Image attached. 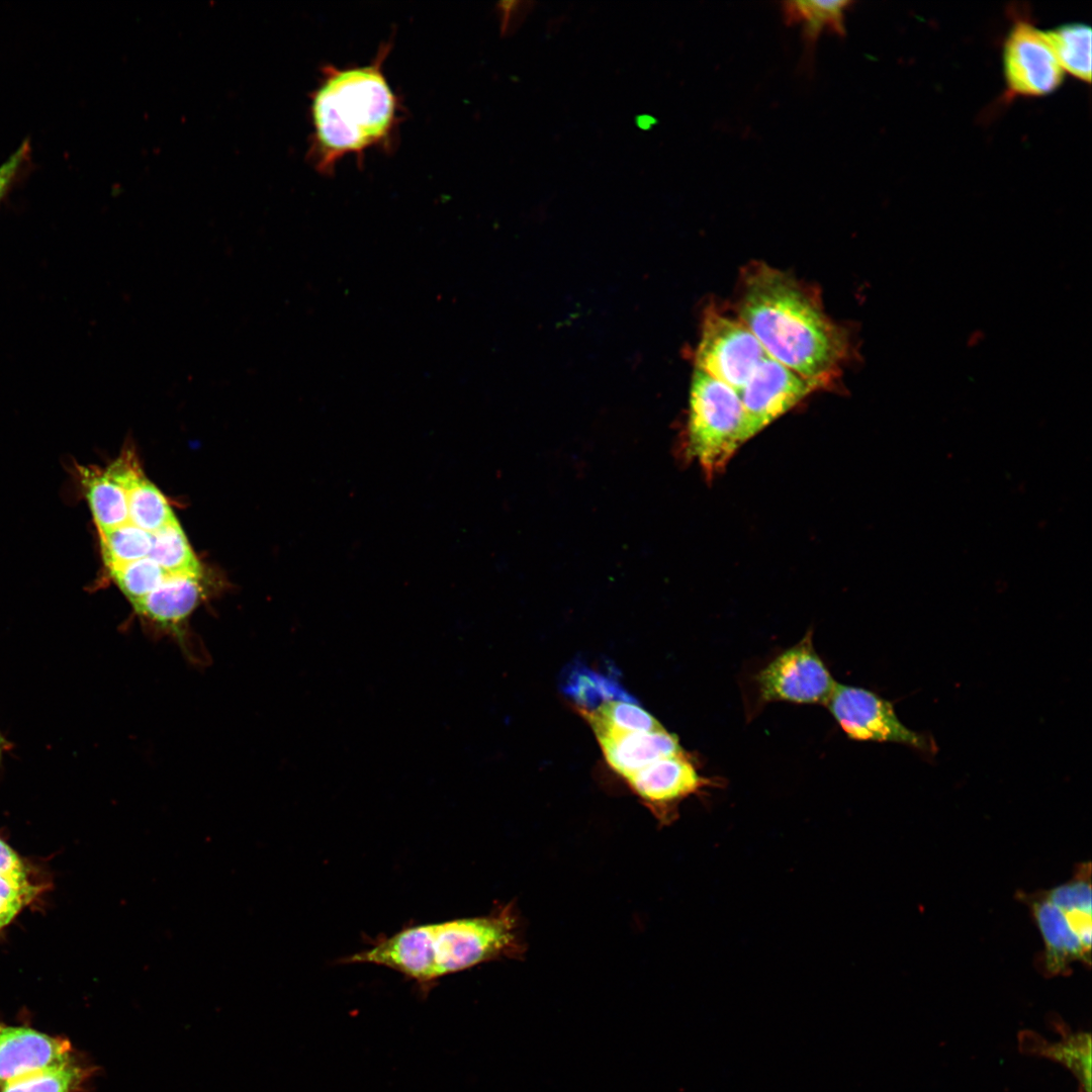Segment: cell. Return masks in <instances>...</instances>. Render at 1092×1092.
<instances>
[{
    "instance_id": "18",
    "label": "cell",
    "mask_w": 1092,
    "mask_h": 1092,
    "mask_svg": "<svg viewBox=\"0 0 1092 1092\" xmlns=\"http://www.w3.org/2000/svg\"><path fill=\"white\" fill-rule=\"evenodd\" d=\"M168 576L201 579L202 569L176 518L152 534L149 553Z\"/></svg>"
},
{
    "instance_id": "10",
    "label": "cell",
    "mask_w": 1092,
    "mask_h": 1092,
    "mask_svg": "<svg viewBox=\"0 0 1092 1092\" xmlns=\"http://www.w3.org/2000/svg\"><path fill=\"white\" fill-rule=\"evenodd\" d=\"M818 389L811 381L765 356L739 391L745 415V440Z\"/></svg>"
},
{
    "instance_id": "23",
    "label": "cell",
    "mask_w": 1092,
    "mask_h": 1092,
    "mask_svg": "<svg viewBox=\"0 0 1092 1092\" xmlns=\"http://www.w3.org/2000/svg\"><path fill=\"white\" fill-rule=\"evenodd\" d=\"M108 571L131 606L157 589L168 577L149 556Z\"/></svg>"
},
{
    "instance_id": "8",
    "label": "cell",
    "mask_w": 1092,
    "mask_h": 1092,
    "mask_svg": "<svg viewBox=\"0 0 1092 1092\" xmlns=\"http://www.w3.org/2000/svg\"><path fill=\"white\" fill-rule=\"evenodd\" d=\"M1003 72L1010 95L1024 97L1054 92L1065 75L1044 32L1025 19L1016 20L1007 34Z\"/></svg>"
},
{
    "instance_id": "3",
    "label": "cell",
    "mask_w": 1092,
    "mask_h": 1092,
    "mask_svg": "<svg viewBox=\"0 0 1092 1092\" xmlns=\"http://www.w3.org/2000/svg\"><path fill=\"white\" fill-rule=\"evenodd\" d=\"M391 44L383 43L365 66L326 65L310 96L312 133L309 161L325 175L347 155L361 162L372 148L389 150L400 120V105L383 63Z\"/></svg>"
},
{
    "instance_id": "6",
    "label": "cell",
    "mask_w": 1092,
    "mask_h": 1092,
    "mask_svg": "<svg viewBox=\"0 0 1092 1092\" xmlns=\"http://www.w3.org/2000/svg\"><path fill=\"white\" fill-rule=\"evenodd\" d=\"M754 680L762 704L785 701L825 705L836 686L814 648L812 631L759 670Z\"/></svg>"
},
{
    "instance_id": "21",
    "label": "cell",
    "mask_w": 1092,
    "mask_h": 1092,
    "mask_svg": "<svg viewBox=\"0 0 1092 1092\" xmlns=\"http://www.w3.org/2000/svg\"><path fill=\"white\" fill-rule=\"evenodd\" d=\"M96 1067L78 1060L39 1071L0 1086V1092H80L92 1078Z\"/></svg>"
},
{
    "instance_id": "14",
    "label": "cell",
    "mask_w": 1092,
    "mask_h": 1092,
    "mask_svg": "<svg viewBox=\"0 0 1092 1092\" xmlns=\"http://www.w3.org/2000/svg\"><path fill=\"white\" fill-rule=\"evenodd\" d=\"M597 738L608 764L625 780L660 758L685 752L677 736L664 728Z\"/></svg>"
},
{
    "instance_id": "7",
    "label": "cell",
    "mask_w": 1092,
    "mask_h": 1092,
    "mask_svg": "<svg viewBox=\"0 0 1092 1092\" xmlns=\"http://www.w3.org/2000/svg\"><path fill=\"white\" fill-rule=\"evenodd\" d=\"M825 705L851 739L902 743L928 753L936 750L931 737L902 724L892 704L871 691L836 682Z\"/></svg>"
},
{
    "instance_id": "12",
    "label": "cell",
    "mask_w": 1092,
    "mask_h": 1092,
    "mask_svg": "<svg viewBox=\"0 0 1092 1092\" xmlns=\"http://www.w3.org/2000/svg\"><path fill=\"white\" fill-rule=\"evenodd\" d=\"M105 470L125 492L131 524L153 534L175 519L165 496L144 475L133 451H123Z\"/></svg>"
},
{
    "instance_id": "16",
    "label": "cell",
    "mask_w": 1092,
    "mask_h": 1092,
    "mask_svg": "<svg viewBox=\"0 0 1092 1092\" xmlns=\"http://www.w3.org/2000/svg\"><path fill=\"white\" fill-rule=\"evenodd\" d=\"M561 689L583 711H593L611 701H636L613 673L582 662H574L566 669Z\"/></svg>"
},
{
    "instance_id": "25",
    "label": "cell",
    "mask_w": 1092,
    "mask_h": 1092,
    "mask_svg": "<svg viewBox=\"0 0 1092 1092\" xmlns=\"http://www.w3.org/2000/svg\"><path fill=\"white\" fill-rule=\"evenodd\" d=\"M30 145L25 140L20 147L0 166V203L5 198L23 165L29 158Z\"/></svg>"
},
{
    "instance_id": "19",
    "label": "cell",
    "mask_w": 1092,
    "mask_h": 1092,
    "mask_svg": "<svg viewBox=\"0 0 1092 1092\" xmlns=\"http://www.w3.org/2000/svg\"><path fill=\"white\" fill-rule=\"evenodd\" d=\"M1045 37L1064 72L1080 81H1091V28L1083 23L1060 25Z\"/></svg>"
},
{
    "instance_id": "5",
    "label": "cell",
    "mask_w": 1092,
    "mask_h": 1092,
    "mask_svg": "<svg viewBox=\"0 0 1092 1092\" xmlns=\"http://www.w3.org/2000/svg\"><path fill=\"white\" fill-rule=\"evenodd\" d=\"M766 356L761 345L740 321L710 307L705 315L696 351V369L738 392Z\"/></svg>"
},
{
    "instance_id": "9",
    "label": "cell",
    "mask_w": 1092,
    "mask_h": 1092,
    "mask_svg": "<svg viewBox=\"0 0 1092 1092\" xmlns=\"http://www.w3.org/2000/svg\"><path fill=\"white\" fill-rule=\"evenodd\" d=\"M625 781L661 826L671 825L678 818L685 799L719 786L700 776L686 752L660 758Z\"/></svg>"
},
{
    "instance_id": "13",
    "label": "cell",
    "mask_w": 1092,
    "mask_h": 1092,
    "mask_svg": "<svg viewBox=\"0 0 1092 1092\" xmlns=\"http://www.w3.org/2000/svg\"><path fill=\"white\" fill-rule=\"evenodd\" d=\"M1043 939L1042 966L1049 975L1067 973L1073 962L1090 965L1087 951L1071 929L1065 914L1038 892L1023 897Z\"/></svg>"
},
{
    "instance_id": "1",
    "label": "cell",
    "mask_w": 1092,
    "mask_h": 1092,
    "mask_svg": "<svg viewBox=\"0 0 1092 1092\" xmlns=\"http://www.w3.org/2000/svg\"><path fill=\"white\" fill-rule=\"evenodd\" d=\"M737 311L766 356L819 389L830 385L849 359L848 331L825 313L817 292L766 264L745 269Z\"/></svg>"
},
{
    "instance_id": "11",
    "label": "cell",
    "mask_w": 1092,
    "mask_h": 1092,
    "mask_svg": "<svg viewBox=\"0 0 1092 1092\" xmlns=\"http://www.w3.org/2000/svg\"><path fill=\"white\" fill-rule=\"evenodd\" d=\"M74 1057L67 1038L0 1022V1086L60 1067Z\"/></svg>"
},
{
    "instance_id": "15",
    "label": "cell",
    "mask_w": 1092,
    "mask_h": 1092,
    "mask_svg": "<svg viewBox=\"0 0 1092 1092\" xmlns=\"http://www.w3.org/2000/svg\"><path fill=\"white\" fill-rule=\"evenodd\" d=\"M77 473L98 532L129 522L125 492L105 468L78 466Z\"/></svg>"
},
{
    "instance_id": "26",
    "label": "cell",
    "mask_w": 1092,
    "mask_h": 1092,
    "mask_svg": "<svg viewBox=\"0 0 1092 1092\" xmlns=\"http://www.w3.org/2000/svg\"><path fill=\"white\" fill-rule=\"evenodd\" d=\"M12 744L3 736L0 732V764L3 759V755L11 748Z\"/></svg>"
},
{
    "instance_id": "20",
    "label": "cell",
    "mask_w": 1092,
    "mask_h": 1092,
    "mask_svg": "<svg viewBox=\"0 0 1092 1092\" xmlns=\"http://www.w3.org/2000/svg\"><path fill=\"white\" fill-rule=\"evenodd\" d=\"M597 737L661 729L660 723L636 701H611L593 711L579 710Z\"/></svg>"
},
{
    "instance_id": "2",
    "label": "cell",
    "mask_w": 1092,
    "mask_h": 1092,
    "mask_svg": "<svg viewBox=\"0 0 1092 1092\" xmlns=\"http://www.w3.org/2000/svg\"><path fill=\"white\" fill-rule=\"evenodd\" d=\"M525 950L518 913L509 903L486 915L411 925L378 936L341 962L388 968L426 995L445 976L491 961L517 960Z\"/></svg>"
},
{
    "instance_id": "17",
    "label": "cell",
    "mask_w": 1092,
    "mask_h": 1092,
    "mask_svg": "<svg viewBox=\"0 0 1092 1092\" xmlns=\"http://www.w3.org/2000/svg\"><path fill=\"white\" fill-rule=\"evenodd\" d=\"M852 4L850 1H786L782 11L786 24H804V39L807 48L814 44L824 28L843 36L844 11Z\"/></svg>"
},
{
    "instance_id": "22",
    "label": "cell",
    "mask_w": 1092,
    "mask_h": 1092,
    "mask_svg": "<svg viewBox=\"0 0 1092 1092\" xmlns=\"http://www.w3.org/2000/svg\"><path fill=\"white\" fill-rule=\"evenodd\" d=\"M98 535L108 570L148 557L152 548V534L130 522Z\"/></svg>"
},
{
    "instance_id": "24",
    "label": "cell",
    "mask_w": 1092,
    "mask_h": 1092,
    "mask_svg": "<svg viewBox=\"0 0 1092 1092\" xmlns=\"http://www.w3.org/2000/svg\"><path fill=\"white\" fill-rule=\"evenodd\" d=\"M1043 894L1060 909L1080 908L1092 911L1090 862L1077 866V871L1070 881L1043 891Z\"/></svg>"
},
{
    "instance_id": "4",
    "label": "cell",
    "mask_w": 1092,
    "mask_h": 1092,
    "mask_svg": "<svg viewBox=\"0 0 1092 1092\" xmlns=\"http://www.w3.org/2000/svg\"><path fill=\"white\" fill-rule=\"evenodd\" d=\"M739 392L696 369L692 379L686 452L713 478L746 442Z\"/></svg>"
}]
</instances>
